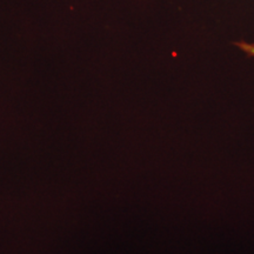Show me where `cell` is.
<instances>
[{
    "instance_id": "cell-1",
    "label": "cell",
    "mask_w": 254,
    "mask_h": 254,
    "mask_svg": "<svg viewBox=\"0 0 254 254\" xmlns=\"http://www.w3.org/2000/svg\"><path fill=\"white\" fill-rule=\"evenodd\" d=\"M239 50L244 53V55L254 59V41H240Z\"/></svg>"
}]
</instances>
